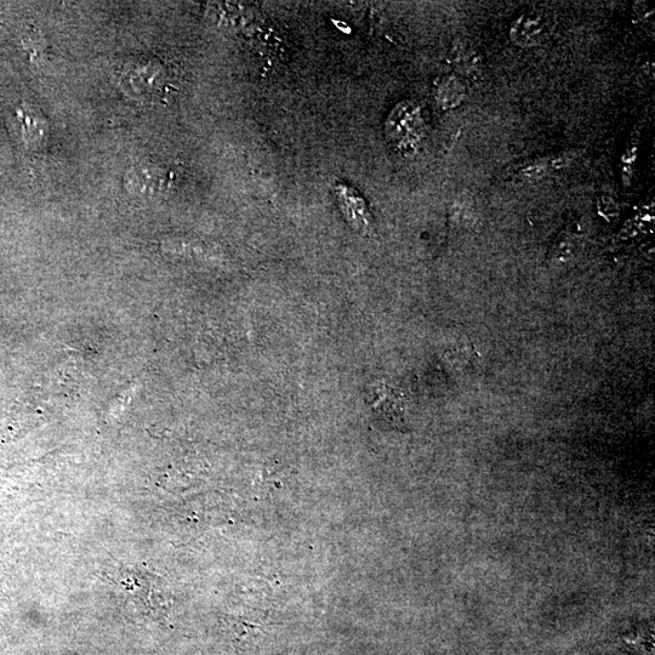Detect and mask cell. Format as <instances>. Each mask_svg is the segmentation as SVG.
Returning a JSON list of instances; mask_svg holds the SVG:
<instances>
[{"instance_id":"3957f363","label":"cell","mask_w":655,"mask_h":655,"mask_svg":"<svg viewBox=\"0 0 655 655\" xmlns=\"http://www.w3.org/2000/svg\"><path fill=\"white\" fill-rule=\"evenodd\" d=\"M548 26L543 16L534 11L524 13L512 22L510 38L518 47L533 48L544 42Z\"/></svg>"},{"instance_id":"277c9868","label":"cell","mask_w":655,"mask_h":655,"mask_svg":"<svg viewBox=\"0 0 655 655\" xmlns=\"http://www.w3.org/2000/svg\"><path fill=\"white\" fill-rule=\"evenodd\" d=\"M336 201L339 203L341 212L344 213L347 221L358 232L367 235L370 227V214L366 201L360 196V193L344 185L335 187Z\"/></svg>"},{"instance_id":"5b68a950","label":"cell","mask_w":655,"mask_h":655,"mask_svg":"<svg viewBox=\"0 0 655 655\" xmlns=\"http://www.w3.org/2000/svg\"><path fill=\"white\" fill-rule=\"evenodd\" d=\"M455 68L464 76L472 77L480 71L481 60L474 45L469 41L455 44L453 50Z\"/></svg>"},{"instance_id":"8992f818","label":"cell","mask_w":655,"mask_h":655,"mask_svg":"<svg viewBox=\"0 0 655 655\" xmlns=\"http://www.w3.org/2000/svg\"><path fill=\"white\" fill-rule=\"evenodd\" d=\"M551 172H555L551 157L524 162L516 169V174L523 180L543 179Z\"/></svg>"},{"instance_id":"7a4b0ae2","label":"cell","mask_w":655,"mask_h":655,"mask_svg":"<svg viewBox=\"0 0 655 655\" xmlns=\"http://www.w3.org/2000/svg\"><path fill=\"white\" fill-rule=\"evenodd\" d=\"M125 185L131 193L152 197L169 189V178L158 165L146 163L130 170Z\"/></svg>"},{"instance_id":"6da1fadb","label":"cell","mask_w":655,"mask_h":655,"mask_svg":"<svg viewBox=\"0 0 655 655\" xmlns=\"http://www.w3.org/2000/svg\"><path fill=\"white\" fill-rule=\"evenodd\" d=\"M167 70L161 61L155 58H138L128 62L121 72V83L125 91L134 98L152 100L161 95Z\"/></svg>"}]
</instances>
